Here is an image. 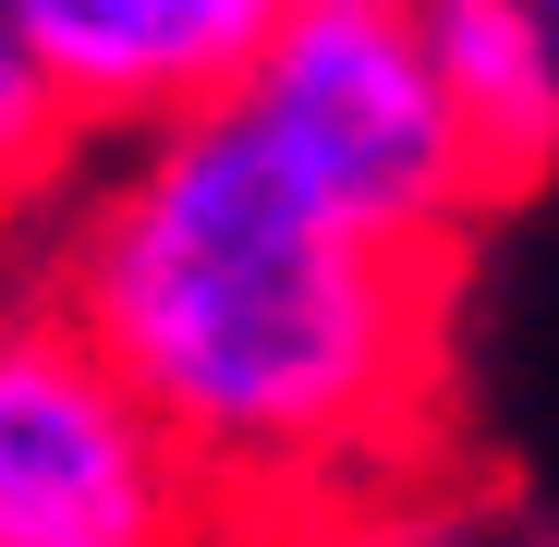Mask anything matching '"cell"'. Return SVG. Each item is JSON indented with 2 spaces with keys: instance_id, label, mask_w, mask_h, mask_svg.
Returning <instances> with one entry per match:
<instances>
[{
  "instance_id": "obj_8",
  "label": "cell",
  "mask_w": 559,
  "mask_h": 547,
  "mask_svg": "<svg viewBox=\"0 0 559 547\" xmlns=\"http://www.w3.org/2000/svg\"><path fill=\"white\" fill-rule=\"evenodd\" d=\"M535 13H547V25H559V0H535Z\"/></svg>"
},
{
  "instance_id": "obj_6",
  "label": "cell",
  "mask_w": 559,
  "mask_h": 547,
  "mask_svg": "<svg viewBox=\"0 0 559 547\" xmlns=\"http://www.w3.org/2000/svg\"><path fill=\"white\" fill-rule=\"evenodd\" d=\"M85 122L61 110V85H49V61L25 49V25H13V0H0V243H37V219L85 182Z\"/></svg>"
},
{
  "instance_id": "obj_4",
  "label": "cell",
  "mask_w": 559,
  "mask_h": 547,
  "mask_svg": "<svg viewBox=\"0 0 559 547\" xmlns=\"http://www.w3.org/2000/svg\"><path fill=\"white\" fill-rule=\"evenodd\" d=\"M293 13L305 0H13V25L49 61L85 146H146L243 98L255 61L293 37Z\"/></svg>"
},
{
  "instance_id": "obj_2",
  "label": "cell",
  "mask_w": 559,
  "mask_h": 547,
  "mask_svg": "<svg viewBox=\"0 0 559 547\" xmlns=\"http://www.w3.org/2000/svg\"><path fill=\"white\" fill-rule=\"evenodd\" d=\"M0 547H243L219 475L49 281H0Z\"/></svg>"
},
{
  "instance_id": "obj_3",
  "label": "cell",
  "mask_w": 559,
  "mask_h": 547,
  "mask_svg": "<svg viewBox=\"0 0 559 547\" xmlns=\"http://www.w3.org/2000/svg\"><path fill=\"white\" fill-rule=\"evenodd\" d=\"M255 134L293 158L329 207L378 231H475L499 219L487 158L462 134V98L438 73L426 0H305L243 85Z\"/></svg>"
},
{
  "instance_id": "obj_5",
  "label": "cell",
  "mask_w": 559,
  "mask_h": 547,
  "mask_svg": "<svg viewBox=\"0 0 559 547\" xmlns=\"http://www.w3.org/2000/svg\"><path fill=\"white\" fill-rule=\"evenodd\" d=\"M438 25V73L462 98V134L487 158V195L523 207L559 170V25L535 0H426Z\"/></svg>"
},
{
  "instance_id": "obj_7",
  "label": "cell",
  "mask_w": 559,
  "mask_h": 547,
  "mask_svg": "<svg viewBox=\"0 0 559 547\" xmlns=\"http://www.w3.org/2000/svg\"><path fill=\"white\" fill-rule=\"evenodd\" d=\"M293 547H559V523L523 511L511 487H462V475H438V487H414V499L341 511V523H317V535H293Z\"/></svg>"
},
{
  "instance_id": "obj_1",
  "label": "cell",
  "mask_w": 559,
  "mask_h": 547,
  "mask_svg": "<svg viewBox=\"0 0 559 547\" xmlns=\"http://www.w3.org/2000/svg\"><path fill=\"white\" fill-rule=\"evenodd\" d=\"M25 281L170 414L243 547H293L450 475L462 231H378L255 134L243 98L98 146L37 219Z\"/></svg>"
}]
</instances>
